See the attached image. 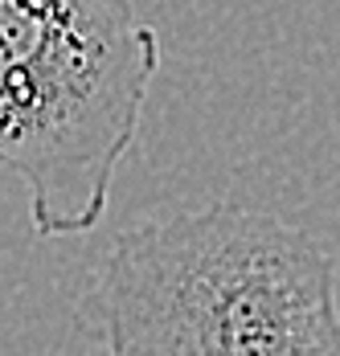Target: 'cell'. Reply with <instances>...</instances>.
Returning <instances> with one entry per match:
<instances>
[{"mask_svg":"<svg viewBox=\"0 0 340 356\" xmlns=\"http://www.w3.org/2000/svg\"><path fill=\"white\" fill-rule=\"evenodd\" d=\"M74 323L102 356H340L337 262L304 225L213 201L119 234Z\"/></svg>","mask_w":340,"mask_h":356,"instance_id":"obj_1","label":"cell"},{"mask_svg":"<svg viewBox=\"0 0 340 356\" xmlns=\"http://www.w3.org/2000/svg\"><path fill=\"white\" fill-rule=\"evenodd\" d=\"M160 62L132 0H0V168L41 238L102 221Z\"/></svg>","mask_w":340,"mask_h":356,"instance_id":"obj_2","label":"cell"}]
</instances>
